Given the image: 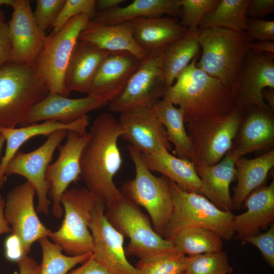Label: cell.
I'll list each match as a JSON object with an SVG mask.
<instances>
[{"instance_id": "1", "label": "cell", "mask_w": 274, "mask_h": 274, "mask_svg": "<svg viewBox=\"0 0 274 274\" xmlns=\"http://www.w3.org/2000/svg\"><path fill=\"white\" fill-rule=\"evenodd\" d=\"M122 132L118 120L112 115H100L90 127L80 158V178L105 204L121 195L113 179L122 165L118 146Z\"/></svg>"}, {"instance_id": "2", "label": "cell", "mask_w": 274, "mask_h": 274, "mask_svg": "<svg viewBox=\"0 0 274 274\" xmlns=\"http://www.w3.org/2000/svg\"><path fill=\"white\" fill-rule=\"evenodd\" d=\"M198 57L179 74L162 98L183 109L185 123L226 115L236 106L232 87L197 67Z\"/></svg>"}, {"instance_id": "3", "label": "cell", "mask_w": 274, "mask_h": 274, "mask_svg": "<svg viewBox=\"0 0 274 274\" xmlns=\"http://www.w3.org/2000/svg\"><path fill=\"white\" fill-rule=\"evenodd\" d=\"M201 53L196 66L224 85L232 87L254 40L247 30L221 27L199 29Z\"/></svg>"}, {"instance_id": "4", "label": "cell", "mask_w": 274, "mask_h": 274, "mask_svg": "<svg viewBox=\"0 0 274 274\" xmlns=\"http://www.w3.org/2000/svg\"><path fill=\"white\" fill-rule=\"evenodd\" d=\"M49 93L34 67L6 63L0 68V127L27 125L32 108Z\"/></svg>"}, {"instance_id": "5", "label": "cell", "mask_w": 274, "mask_h": 274, "mask_svg": "<svg viewBox=\"0 0 274 274\" xmlns=\"http://www.w3.org/2000/svg\"><path fill=\"white\" fill-rule=\"evenodd\" d=\"M173 210L162 237L172 242L182 230L193 227L209 229L222 239L229 241L234 236V215L219 209L204 196L181 189L168 179Z\"/></svg>"}, {"instance_id": "6", "label": "cell", "mask_w": 274, "mask_h": 274, "mask_svg": "<svg viewBox=\"0 0 274 274\" xmlns=\"http://www.w3.org/2000/svg\"><path fill=\"white\" fill-rule=\"evenodd\" d=\"M104 214L112 226L129 238L124 248L126 256L141 259L173 250V243L155 231L150 217L140 207L122 194L105 204Z\"/></svg>"}, {"instance_id": "7", "label": "cell", "mask_w": 274, "mask_h": 274, "mask_svg": "<svg viewBox=\"0 0 274 274\" xmlns=\"http://www.w3.org/2000/svg\"><path fill=\"white\" fill-rule=\"evenodd\" d=\"M100 200L86 187H74L66 189L61 195L64 219L60 228L52 232L49 238L67 255L92 253L94 243L89 226Z\"/></svg>"}, {"instance_id": "8", "label": "cell", "mask_w": 274, "mask_h": 274, "mask_svg": "<svg viewBox=\"0 0 274 274\" xmlns=\"http://www.w3.org/2000/svg\"><path fill=\"white\" fill-rule=\"evenodd\" d=\"M134 163V179L124 182L119 190L125 198L148 212L155 231L161 236L173 210L168 179L154 175L142 161L141 153L129 145Z\"/></svg>"}, {"instance_id": "9", "label": "cell", "mask_w": 274, "mask_h": 274, "mask_svg": "<svg viewBox=\"0 0 274 274\" xmlns=\"http://www.w3.org/2000/svg\"><path fill=\"white\" fill-rule=\"evenodd\" d=\"M245 114V110L235 106L226 115L185 123L191 144V161L207 166L220 162L231 149Z\"/></svg>"}, {"instance_id": "10", "label": "cell", "mask_w": 274, "mask_h": 274, "mask_svg": "<svg viewBox=\"0 0 274 274\" xmlns=\"http://www.w3.org/2000/svg\"><path fill=\"white\" fill-rule=\"evenodd\" d=\"M90 20L86 15L77 16L57 32L46 36L34 68L50 93L67 97L64 84L65 72L79 35Z\"/></svg>"}, {"instance_id": "11", "label": "cell", "mask_w": 274, "mask_h": 274, "mask_svg": "<svg viewBox=\"0 0 274 274\" xmlns=\"http://www.w3.org/2000/svg\"><path fill=\"white\" fill-rule=\"evenodd\" d=\"M164 49L142 60L121 94L108 103L111 111L121 113L138 109H152L163 98L168 88L162 66Z\"/></svg>"}, {"instance_id": "12", "label": "cell", "mask_w": 274, "mask_h": 274, "mask_svg": "<svg viewBox=\"0 0 274 274\" xmlns=\"http://www.w3.org/2000/svg\"><path fill=\"white\" fill-rule=\"evenodd\" d=\"M36 191L29 182L11 189L5 199L4 218L18 239L24 256L28 255L32 244L49 237L52 231L40 221L34 207Z\"/></svg>"}, {"instance_id": "13", "label": "cell", "mask_w": 274, "mask_h": 274, "mask_svg": "<svg viewBox=\"0 0 274 274\" xmlns=\"http://www.w3.org/2000/svg\"><path fill=\"white\" fill-rule=\"evenodd\" d=\"M67 130L57 131L37 149L28 153L17 152L8 164L5 176L18 175L26 179L35 187L38 197L37 212L49 214L51 200L48 198L49 185L46 172L56 149L66 136Z\"/></svg>"}, {"instance_id": "14", "label": "cell", "mask_w": 274, "mask_h": 274, "mask_svg": "<svg viewBox=\"0 0 274 274\" xmlns=\"http://www.w3.org/2000/svg\"><path fill=\"white\" fill-rule=\"evenodd\" d=\"M66 137L64 144L58 146L57 159L48 166L46 172V180L49 185L48 196L52 201V212L57 219L61 218L63 213L60 202L61 195L70 184L80 177V158L89 134L87 132L80 134L69 130Z\"/></svg>"}, {"instance_id": "15", "label": "cell", "mask_w": 274, "mask_h": 274, "mask_svg": "<svg viewBox=\"0 0 274 274\" xmlns=\"http://www.w3.org/2000/svg\"><path fill=\"white\" fill-rule=\"evenodd\" d=\"M105 204L97 203L89 226L94 248L92 257L108 274H136L127 260L123 246L124 236L110 223L105 216Z\"/></svg>"}, {"instance_id": "16", "label": "cell", "mask_w": 274, "mask_h": 274, "mask_svg": "<svg viewBox=\"0 0 274 274\" xmlns=\"http://www.w3.org/2000/svg\"><path fill=\"white\" fill-rule=\"evenodd\" d=\"M8 23L12 51L9 62L34 67L47 35L37 25L30 1L15 0Z\"/></svg>"}, {"instance_id": "17", "label": "cell", "mask_w": 274, "mask_h": 274, "mask_svg": "<svg viewBox=\"0 0 274 274\" xmlns=\"http://www.w3.org/2000/svg\"><path fill=\"white\" fill-rule=\"evenodd\" d=\"M266 88L274 89L273 59L249 50L232 86L236 106L245 111L255 107L270 110L262 96Z\"/></svg>"}, {"instance_id": "18", "label": "cell", "mask_w": 274, "mask_h": 274, "mask_svg": "<svg viewBox=\"0 0 274 274\" xmlns=\"http://www.w3.org/2000/svg\"><path fill=\"white\" fill-rule=\"evenodd\" d=\"M120 137L141 153L172 149L166 130L152 109H138L120 113Z\"/></svg>"}, {"instance_id": "19", "label": "cell", "mask_w": 274, "mask_h": 274, "mask_svg": "<svg viewBox=\"0 0 274 274\" xmlns=\"http://www.w3.org/2000/svg\"><path fill=\"white\" fill-rule=\"evenodd\" d=\"M142 60L127 52H111L100 65L88 95L107 104L115 99Z\"/></svg>"}, {"instance_id": "20", "label": "cell", "mask_w": 274, "mask_h": 274, "mask_svg": "<svg viewBox=\"0 0 274 274\" xmlns=\"http://www.w3.org/2000/svg\"><path fill=\"white\" fill-rule=\"evenodd\" d=\"M269 109L255 107L245 111L230 153L236 158L274 145V117Z\"/></svg>"}, {"instance_id": "21", "label": "cell", "mask_w": 274, "mask_h": 274, "mask_svg": "<svg viewBox=\"0 0 274 274\" xmlns=\"http://www.w3.org/2000/svg\"><path fill=\"white\" fill-rule=\"evenodd\" d=\"M110 53L78 39L64 76V88L67 97L72 91L89 94L100 65Z\"/></svg>"}, {"instance_id": "22", "label": "cell", "mask_w": 274, "mask_h": 274, "mask_svg": "<svg viewBox=\"0 0 274 274\" xmlns=\"http://www.w3.org/2000/svg\"><path fill=\"white\" fill-rule=\"evenodd\" d=\"M107 104L90 95L82 98H70L49 93L32 108L27 118V125L47 120L71 123Z\"/></svg>"}, {"instance_id": "23", "label": "cell", "mask_w": 274, "mask_h": 274, "mask_svg": "<svg viewBox=\"0 0 274 274\" xmlns=\"http://www.w3.org/2000/svg\"><path fill=\"white\" fill-rule=\"evenodd\" d=\"M247 210L234 215L233 227L236 238L260 233L274 220V181L252 191L245 199L243 207Z\"/></svg>"}, {"instance_id": "24", "label": "cell", "mask_w": 274, "mask_h": 274, "mask_svg": "<svg viewBox=\"0 0 274 274\" xmlns=\"http://www.w3.org/2000/svg\"><path fill=\"white\" fill-rule=\"evenodd\" d=\"M89 122L88 117L85 115L68 123L47 120L40 124H30L20 128L0 127V134L4 136L6 142L5 152L0 163V188L3 186L6 180L5 172L8 164L26 142L40 135L49 136L52 133L61 130L74 131L80 134H85L87 133L86 128Z\"/></svg>"}, {"instance_id": "25", "label": "cell", "mask_w": 274, "mask_h": 274, "mask_svg": "<svg viewBox=\"0 0 274 274\" xmlns=\"http://www.w3.org/2000/svg\"><path fill=\"white\" fill-rule=\"evenodd\" d=\"M236 158L230 151L222 159L213 165H194L201 181V195L219 209L232 211L230 186L236 176Z\"/></svg>"}, {"instance_id": "26", "label": "cell", "mask_w": 274, "mask_h": 274, "mask_svg": "<svg viewBox=\"0 0 274 274\" xmlns=\"http://www.w3.org/2000/svg\"><path fill=\"white\" fill-rule=\"evenodd\" d=\"M78 40L109 52H127L141 60L148 56L133 38L130 21L107 25L90 19L80 33Z\"/></svg>"}, {"instance_id": "27", "label": "cell", "mask_w": 274, "mask_h": 274, "mask_svg": "<svg viewBox=\"0 0 274 274\" xmlns=\"http://www.w3.org/2000/svg\"><path fill=\"white\" fill-rule=\"evenodd\" d=\"M130 21L135 42L148 55L181 39L188 30L177 19L168 17L140 18Z\"/></svg>"}, {"instance_id": "28", "label": "cell", "mask_w": 274, "mask_h": 274, "mask_svg": "<svg viewBox=\"0 0 274 274\" xmlns=\"http://www.w3.org/2000/svg\"><path fill=\"white\" fill-rule=\"evenodd\" d=\"M145 166L175 182L181 189L201 194V181L190 160L176 157L162 149L153 153H141Z\"/></svg>"}, {"instance_id": "29", "label": "cell", "mask_w": 274, "mask_h": 274, "mask_svg": "<svg viewBox=\"0 0 274 274\" xmlns=\"http://www.w3.org/2000/svg\"><path fill=\"white\" fill-rule=\"evenodd\" d=\"M237 182L232 188V210H239L246 197L262 186L274 166V149L253 159L244 157L235 160Z\"/></svg>"}, {"instance_id": "30", "label": "cell", "mask_w": 274, "mask_h": 274, "mask_svg": "<svg viewBox=\"0 0 274 274\" xmlns=\"http://www.w3.org/2000/svg\"><path fill=\"white\" fill-rule=\"evenodd\" d=\"M164 14L181 15L180 0H134L123 7L96 12L93 20L113 25L140 18L162 17Z\"/></svg>"}, {"instance_id": "31", "label": "cell", "mask_w": 274, "mask_h": 274, "mask_svg": "<svg viewBox=\"0 0 274 274\" xmlns=\"http://www.w3.org/2000/svg\"><path fill=\"white\" fill-rule=\"evenodd\" d=\"M199 32V29H188L183 37L164 48L162 66L168 88L192 59L198 57L201 49L198 42Z\"/></svg>"}, {"instance_id": "32", "label": "cell", "mask_w": 274, "mask_h": 274, "mask_svg": "<svg viewBox=\"0 0 274 274\" xmlns=\"http://www.w3.org/2000/svg\"><path fill=\"white\" fill-rule=\"evenodd\" d=\"M152 110L164 126L168 140L174 145L177 157L191 161V144L185 126L183 109L161 99L154 105Z\"/></svg>"}, {"instance_id": "33", "label": "cell", "mask_w": 274, "mask_h": 274, "mask_svg": "<svg viewBox=\"0 0 274 274\" xmlns=\"http://www.w3.org/2000/svg\"><path fill=\"white\" fill-rule=\"evenodd\" d=\"M174 252L190 257L222 250V239L214 231L203 227L185 228L174 238Z\"/></svg>"}, {"instance_id": "34", "label": "cell", "mask_w": 274, "mask_h": 274, "mask_svg": "<svg viewBox=\"0 0 274 274\" xmlns=\"http://www.w3.org/2000/svg\"><path fill=\"white\" fill-rule=\"evenodd\" d=\"M249 2L250 0H220L217 6L202 19L199 29L221 27L246 30Z\"/></svg>"}, {"instance_id": "35", "label": "cell", "mask_w": 274, "mask_h": 274, "mask_svg": "<svg viewBox=\"0 0 274 274\" xmlns=\"http://www.w3.org/2000/svg\"><path fill=\"white\" fill-rule=\"evenodd\" d=\"M42 253L40 274H66L78 264L91 258L92 253L79 256L65 255L62 248L45 237L39 239Z\"/></svg>"}, {"instance_id": "36", "label": "cell", "mask_w": 274, "mask_h": 274, "mask_svg": "<svg viewBox=\"0 0 274 274\" xmlns=\"http://www.w3.org/2000/svg\"><path fill=\"white\" fill-rule=\"evenodd\" d=\"M188 257L172 250L141 258L135 265L136 274H179L185 271Z\"/></svg>"}, {"instance_id": "37", "label": "cell", "mask_w": 274, "mask_h": 274, "mask_svg": "<svg viewBox=\"0 0 274 274\" xmlns=\"http://www.w3.org/2000/svg\"><path fill=\"white\" fill-rule=\"evenodd\" d=\"M186 274H230L233 269L222 250L188 257Z\"/></svg>"}, {"instance_id": "38", "label": "cell", "mask_w": 274, "mask_h": 274, "mask_svg": "<svg viewBox=\"0 0 274 274\" xmlns=\"http://www.w3.org/2000/svg\"><path fill=\"white\" fill-rule=\"evenodd\" d=\"M220 0H180V24L191 30H197L202 19L213 11Z\"/></svg>"}, {"instance_id": "39", "label": "cell", "mask_w": 274, "mask_h": 274, "mask_svg": "<svg viewBox=\"0 0 274 274\" xmlns=\"http://www.w3.org/2000/svg\"><path fill=\"white\" fill-rule=\"evenodd\" d=\"M96 10L95 0H65L51 33L57 32L68 20L77 16L83 14L92 19Z\"/></svg>"}, {"instance_id": "40", "label": "cell", "mask_w": 274, "mask_h": 274, "mask_svg": "<svg viewBox=\"0 0 274 274\" xmlns=\"http://www.w3.org/2000/svg\"><path fill=\"white\" fill-rule=\"evenodd\" d=\"M65 0H37L33 13L35 20L40 29L45 32L52 28Z\"/></svg>"}, {"instance_id": "41", "label": "cell", "mask_w": 274, "mask_h": 274, "mask_svg": "<svg viewBox=\"0 0 274 274\" xmlns=\"http://www.w3.org/2000/svg\"><path fill=\"white\" fill-rule=\"evenodd\" d=\"M244 243L251 244L258 249L266 263L274 267V224L264 233L249 235L239 239Z\"/></svg>"}, {"instance_id": "42", "label": "cell", "mask_w": 274, "mask_h": 274, "mask_svg": "<svg viewBox=\"0 0 274 274\" xmlns=\"http://www.w3.org/2000/svg\"><path fill=\"white\" fill-rule=\"evenodd\" d=\"M257 41H274V21L247 18L246 30Z\"/></svg>"}, {"instance_id": "43", "label": "cell", "mask_w": 274, "mask_h": 274, "mask_svg": "<svg viewBox=\"0 0 274 274\" xmlns=\"http://www.w3.org/2000/svg\"><path fill=\"white\" fill-rule=\"evenodd\" d=\"M274 11L273 0H250L247 17L253 18H262Z\"/></svg>"}, {"instance_id": "44", "label": "cell", "mask_w": 274, "mask_h": 274, "mask_svg": "<svg viewBox=\"0 0 274 274\" xmlns=\"http://www.w3.org/2000/svg\"><path fill=\"white\" fill-rule=\"evenodd\" d=\"M11 51L8 25L4 22L0 24V68L9 62Z\"/></svg>"}, {"instance_id": "45", "label": "cell", "mask_w": 274, "mask_h": 274, "mask_svg": "<svg viewBox=\"0 0 274 274\" xmlns=\"http://www.w3.org/2000/svg\"><path fill=\"white\" fill-rule=\"evenodd\" d=\"M5 249V257L10 261L17 263L25 256L18 239L12 234L6 239Z\"/></svg>"}, {"instance_id": "46", "label": "cell", "mask_w": 274, "mask_h": 274, "mask_svg": "<svg viewBox=\"0 0 274 274\" xmlns=\"http://www.w3.org/2000/svg\"><path fill=\"white\" fill-rule=\"evenodd\" d=\"M68 274H108L107 270L91 257Z\"/></svg>"}, {"instance_id": "47", "label": "cell", "mask_w": 274, "mask_h": 274, "mask_svg": "<svg viewBox=\"0 0 274 274\" xmlns=\"http://www.w3.org/2000/svg\"><path fill=\"white\" fill-rule=\"evenodd\" d=\"M17 263L19 274H40L41 264H38L35 259L28 255L23 257Z\"/></svg>"}, {"instance_id": "48", "label": "cell", "mask_w": 274, "mask_h": 274, "mask_svg": "<svg viewBox=\"0 0 274 274\" xmlns=\"http://www.w3.org/2000/svg\"><path fill=\"white\" fill-rule=\"evenodd\" d=\"M250 50L255 54H264L270 58L274 59V42L269 41L253 42Z\"/></svg>"}, {"instance_id": "49", "label": "cell", "mask_w": 274, "mask_h": 274, "mask_svg": "<svg viewBox=\"0 0 274 274\" xmlns=\"http://www.w3.org/2000/svg\"><path fill=\"white\" fill-rule=\"evenodd\" d=\"M124 0H97L96 1V9L98 12L108 11L120 7Z\"/></svg>"}, {"instance_id": "50", "label": "cell", "mask_w": 274, "mask_h": 274, "mask_svg": "<svg viewBox=\"0 0 274 274\" xmlns=\"http://www.w3.org/2000/svg\"><path fill=\"white\" fill-rule=\"evenodd\" d=\"M5 199L0 194V235L11 232V229L4 219L3 213Z\"/></svg>"}, {"instance_id": "51", "label": "cell", "mask_w": 274, "mask_h": 274, "mask_svg": "<svg viewBox=\"0 0 274 274\" xmlns=\"http://www.w3.org/2000/svg\"><path fill=\"white\" fill-rule=\"evenodd\" d=\"M263 99L270 110L274 111V89L266 88L262 91Z\"/></svg>"}, {"instance_id": "52", "label": "cell", "mask_w": 274, "mask_h": 274, "mask_svg": "<svg viewBox=\"0 0 274 274\" xmlns=\"http://www.w3.org/2000/svg\"><path fill=\"white\" fill-rule=\"evenodd\" d=\"M15 0H0V6L2 5H9L12 6Z\"/></svg>"}, {"instance_id": "53", "label": "cell", "mask_w": 274, "mask_h": 274, "mask_svg": "<svg viewBox=\"0 0 274 274\" xmlns=\"http://www.w3.org/2000/svg\"><path fill=\"white\" fill-rule=\"evenodd\" d=\"M5 142V139L4 136L2 134H0V154H1L2 147Z\"/></svg>"}, {"instance_id": "54", "label": "cell", "mask_w": 274, "mask_h": 274, "mask_svg": "<svg viewBox=\"0 0 274 274\" xmlns=\"http://www.w3.org/2000/svg\"><path fill=\"white\" fill-rule=\"evenodd\" d=\"M4 19L3 17V15L2 14L1 12L0 11V24L4 22Z\"/></svg>"}, {"instance_id": "55", "label": "cell", "mask_w": 274, "mask_h": 274, "mask_svg": "<svg viewBox=\"0 0 274 274\" xmlns=\"http://www.w3.org/2000/svg\"><path fill=\"white\" fill-rule=\"evenodd\" d=\"M179 274H186V273H185V272L184 271V272H183L180 273H179Z\"/></svg>"}]
</instances>
